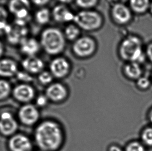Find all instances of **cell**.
Wrapping results in <instances>:
<instances>
[{"label":"cell","instance_id":"6da1fadb","mask_svg":"<svg viewBox=\"0 0 152 151\" xmlns=\"http://www.w3.org/2000/svg\"><path fill=\"white\" fill-rule=\"evenodd\" d=\"M35 139L37 146L44 151L58 150L63 142V134L60 127L52 121L41 123L37 128Z\"/></svg>","mask_w":152,"mask_h":151},{"label":"cell","instance_id":"7a4b0ae2","mask_svg":"<svg viewBox=\"0 0 152 151\" xmlns=\"http://www.w3.org/2000/svg\"><path fill=\"white\" fill-rule=\"evenodd\" d=\"M66 37L57 28L49 27L43 31L40 44L44 50L50 55H57L62 52L66 47Z\"/></svg>","mask_w":152,"mask_h":151},{"label":"cell","instance_id":"3957f363","mask_svg":"<svg viewBox=\"0 0 152 151\" xmlns=\"http://www.w3.org/2000/svg\"><path fill=\"white\" fill-rule=\"evenodd\" d=\"M119 55L126 61L142 63L145 59V56L142 50V43L136 36H130L124 40L120 46Z\"/></svg>","mask_w":152,"mask_h":151},{"label":"cell","instance_id":"277c9868","mask_svg":"<svg viewBox=\"0 0 152 151\" xmlns=\"http://www.w3.org/2000/svg\"><path fill=\"white\" fill-rule=\"evenodd\" d=\"M76 25L87 31L99 29L102 25L103 19L96 12L84 10L75 15L74 20Z\"/></svg>","mask_w":152,"mask_h":151},{"label":"cell","instance_id":"5b68a950","mask_svg":"<svg viewBox=\"0 0 152 151\" xmlns=\"http://www.w3.org/2000/svg\"><path fill=\"white\" fill-rule=\"evenodd\" d=\"M96 49V43L93 38L83 36L78 38L73 45L74 54L80 58H87L92 56Z\"/></svg>","mask_w":152,"mask_h":151},{"label":"cell","instance_id":"8992f818","mask_svg":"<svg viewBox=\"0 0 152 151\" xmlns=\"http://www.w3.org/2000/svg\"><path fill=\"white\" fill-rule=\"evenodd\" d=\"M70 68V64L66 59L62 57L56 58L50 64V72L53 77L62 79L68 74Z\"/></svg>","mask_w":152,"mask_h":151},{"label":"cell","instance_id":"52a82bcc","mask_svg":"<svg viewBox=\"0 0 152 151\" xmlns=\"http://www.w3.org/2000/svg\"><path fill=\"white\" fill-rule=\"evenodd\" d=\"M18 128L17 121L12 114L4 112L0 116V133L5 136L13 135Z\"/></svg>","mask_w":152,"mask_h":151},{"label":"cell","instance_id":"ba28073f","mask_svg":"<svg viewBox=\"0 0 152 151\" xmlns=\"http://www.w3.org/2000/svg\"><path fill=\"white\" fill-rule=\"evenodd\" d=\"M8 147L10 151H32L33 144L30 139L23 134L14 135L9 140Z\"/></svg>","mask_w":152,"mask_h":151},{"label":"cell","instance_id":"9c48e42d","mask_svg":"<svg viewBox=\"0 0 152 151\" xmlns=\"http://www.w3.org/2000/svg\"><path fill=\"white\" fill-rule=\"evenodd\" d=\"M19 118L23 124L31 126L38 121L39 113L36 107L31 104L23 105L19 111Z\"/></svg>","mask_w":152,"mask_h":151},{"label":"cell","instance_id":"30bf717a","mask_svg":"<svg viewBox=\"0 0 152 151\" xmlns=\"http://www.w3.org/2000/svg\"><path fill=\"white\" fill-rule=\"evenodd\" d=\"M113 19L120 25H124L128 22L131 17V12L127 6L121 3L115 4L111 10Z\"/></svg>","mask_w":152,"mask_h":151},{"label":"cell","instance_id":"8fae6325","mask_svg":"<svg viewBox=\"0 0 152 151\" xmlns=\"http://www.w3.org/2000/svg\"><path fill=\"white\" fill-rule=\"evenodd\" d=\"M45 93L48 99L54 102H61L64 100L68 94L66 87L60 83L50 84L47 87Z\"/></svg>","mask_w":152,"mask_h":151},{"label":"cell","instance_id":"7c38bea8","mask_svg":"<svg viewBox=\"0 0 152 151\" xmlns=\"http://www.w3.org/2000/svg\"><path fill=\"white\" fill-rule=\"evenodd\" d=\"M14 98L21 103H28L33 100L35 95L34 90L27 84H20L16 86L12 91Z\"/></svg>","mask_w":152,"mask_h":151},{"label":"cell","instance_id":"4fadbf2b","mask_svg":"<svg viewBox=\"0 0 152 151\" xmlns=\"http://www.w3.org/2000/svg\"><path fill=\"white\" fill-rule=\"evenodd\" d=\"M22 65L26 72L33 74L41 73L44 68L42 60L35 56L26 58L22 61Z\"/></svg>","mask_w":152,"mask_h":151},{"label":"cell","instance_id":"5bb4252c","mask_svg":"<svg viewBox=\"0 0 152 151\" xmlns=\"http://www.w3.org/2000/svg\"><path fill=\"white\" fill-rule=\"evenodd\" d=\"M53 17L59 23L74 21L75 15L65 5L58 4L54 7L52 12Z\"/></svg>","mask_w":152,"mask_h":151},{"label":"cell","instance_id":"9a60e30c","mask_svg":"<svg viewBox=\"0 0 152 151\" xmlns=\"http://www.w3.org/2000/svg\"><path fill=\"white\" fill-rule=\"evenodd\" d=\"M18 68L17 64L10 59L0 60V76L2 77H12L17 74Z\"/></svg>","mask_w":152,"mask_h":151},{"label":"cell","instance_id":"2e32d148","mask_svg":"<svg viewBox=\"0 0 152 151\" xmlns=\"http://www.w3.org/2000/svg\"><path fill=\"white\" fill-rule=\"evenodd\" d=\"M40 44L34 38L24 39L21 43L20 50L23 54L28 56H35L39 51Z\"/></svg>","mask_w":152,"mask_h":151},{"label":"cell","instance_id":"e0dca14e","mask_svg":"<svg viewBox=\"0 0 152 151\" xmlns=\"http://www.w3.org/2000/svg\"><path fill=\"white\" fill-rule=\"evenodd\" d=\"M124 72L127 77L132 79L139 78L142 74L140 66L135 62H131L127 64L124 68Z\"/></svg>","mask_w":152,"mask_h":151},{"label":"cell","instance_id":"ac0fdd59","mask_svg":"<svg viewBox=\"0 0 152 151\" xmlns=\"http://www.w3.org/2000/svg\"><path fill=\"white\" fill-rule=\"evenodd\" d=\"M29 7V2L27 1L14 0L11 1L9 4L10 11L15 15L23 10L28 9Z\"/></svg>","mask_w":152,"mask_h":151},{"label":"cell","instance_id":"d6986e66","mask_svg":"<svg viewBox=\"0 0 152 151\" xmlns=\"http://www.w3.org/2000/svg\"><path fill=\"white\" fill-rule=\"evenodd\" d=\"M130 5L134 11L142 13L147 10L150 6V2L147 0H133L130 1Z\"/></svg>","mask_w":152,"mask_h":151},{"label":"cell","instance_id":"ffe728a7","mask_svg":"<svg viewBox=\"0 0 152 151\" xmlns=\"http://www.w3.org/2000/svg\"><path fill=\"white\" fill-rule=\"evenodd\" d=\"M79 28L76 25L73 24L68 25L65 28L64 34L66 39L71 41L77 40L80 33Z\"/></svg>","mask_w":152,"mask_h":151},{"label":"cell","instance_id":"44dd1931","mask_svg":"<svg viewBox=\"0 0 152 151\" xmlns=\"http://www.w3.org/2000/svg\"><path fill=\"white\" fill-rule=\"evenodd\" d=\"M50 12L48 9L43 8L37 12L35 19L37 22L41 25L47 24L50 21Z\"/></svg>","mask_w":152,"mask_h":151},{"label":"cell","instance_id":"7402d4cb","mask_svg":"<svg viewBox=\"0 0 152 151\" xmlns=\"http://www.w3.org/2000/svg\"><path fill=\"white\" fill-rule=\"evenodd\" d=\"M11 90L10 83L4 80H0V100L7 98Z\"/></svg>","mask_w":152,"mask_h":151},{"label":"cell","instance_id":"603a6c76","mask_svg":"<svg viewBox=\"0 0 152 151\" xmlns=\"http://www.w3.org/2000/svg\"><path fill=\"white\" fill-rule=\"evenodd\" d=\"M143 144L146 146H152V127L145 129L141 135Z\"/></svg>","mask_w":152,"mask_h":151},{"label":"cell","instance_id":"cb8c5ba5","mask_svg":"<svg viewBox=\"0 0 152 151\" xmlns=\"http://www.w3.org/2000/svg\"><path fill=\"white\" fill-rule=\"evenodd\" d=\"M53 76L50 72L43 71L39 74L38 79L40 82L43 85L50 84L53 80Z\"/></svg>","mask_w":152,"mask_h":151},{"label":"cell","instance_id":"d4e9b609","mask_svg":"<svg viewBox=\"0 0 152 151\" xmlns=\"http://www.w3.org/2000/svg\"><path fill=\"white\" fill-rule=\"evenodd\" d=\"M98 1L96 0H87V1H77L76 4L77 6L81 9L86 10L94 7L97 4Z\"/></svg>","mask_w":152,"mask_h":151},{"label":"cell","instance_id":"484cf974","mask_svg":"<svg viewBox=\"0 0 152 151\" xmlns=\"http://www.w3.org/2000/svg\"><path fill=\"white\" fill-rule=\"evenodd\" d=\"M125 151H146L143 144L138 142H133L127 146Z\"/></svg>","mask_w":152,"mask_h":151},{"label":"cell","instance_id":"4316f807","mask_svg":"<svg viewBox=\"0 0 152 151\" xmlns=\"http://www.w3.org/2000/svg\"><path fill=\"white\" fill-rule=\"evenodd\" d=\"M8 17L7 11L3 7L0 6V29H4L6 27Z\"/></svg>","mask_w":152,"mask_h":151},{"label":"cell","instance_id":"83f0119b","mask_svg":"<svg viewBox=\"0 0 152 151\" xmlns=\"http://www.w3.org/2000/svg\"><path fill=\"white\" fill-rule=\"evenodd\" d=\"M137 85L141 88L145 89L150 86V81L147 78L145 77H141L138 79Z\"/></svg>","mask_w":152,"mask_h":151},{"label":"cell","instance_id":"f1b7e54d","mask_svg":"<svg viewBox=\"0 0 152 151\" xmlns=\"http://www.w3.org/2000/svg\"><path fill=\"white\" fill-rule=\"evenodd\" d=\"M48 98L46 95L39 96L37 99V104L38 106H44L46 105L48 102Z\"/></svg>","mask_w":152,"mask_h":151},{"label":"cell","instance_id":"f546056e","mask_svg":"<svg viewBox=\"0 0 152 151\" xmlns=\"http://www.w3.org/2000/svg\"><path fill=\"white\" fill-rule=\"evenodd\" d=\"M147 54L149 59L152 62V43L150 44L147 48Z\"/></svg>","mask_w":152,"mask_h":151},{"label":"cell","instance_id":"4dcf8cb0","mask_svg":"<svg viewBox=\"0 0 152 151\" xmlns=\"http://www.w3.org/2000/svg\"><path fill=\"white\" fill-rule=\"evenodd\" d=\"M34 4L39 6H43L47 4L49 2V1H33Z\"/></svg>","mask_w":152,"mask_h":151},{"label":"cell","instance_id":"1f68e13d","mask_svg":"<svg viewBox=\"0 0 152 151\" xmlns=\"http://www.w3.org/2000/svg\"><path fill=\"white\" fill-rule=\"evenodd\" d=\"M110 151H123L119 147L116 146H112L110 148Z\"/></svg>","mask_w":152,"mask_h":151},{"label":"cell","instance_id":"d6a6232c","mask_svg":"<svg viewBox=\"0 0 152 151\" xmlns=\"http://www.w3.org/2000/svg\"><path fill=\"white\" fill-rule=\"evenodd\" d=\"M3 46L1 43L0 42V57L2 56L3 54Z\"/></svg>","mask_w":152,"mask_h":151},{"label":"cell","instance_id":"836d02e7","mask_svg":"<svg viewBox=\"0 0 152 151\" xmlns=\"http://www.w3.org/2000/svg\"><path fill=\"white\" fill-rule=\"evenodd\" d=\"M149 118H150L151 122L152 123V110L150 112V114H149Z\"/></svg>","mask_w":152,"mask_h":151},{"label":"cell","instance_id":"e575fe53","mask_svg":"<svg viewBox=\"0 0 152 151\" xmlns=\"http://www.w3.org/2000/svg\"><path fill=\"white\" fill-rule=\"evenodd\" d=\"M151 11L152 12V4H151Z\"/></svg>","mask_w":152,"mask_h":151}]
</instances>
